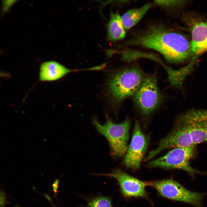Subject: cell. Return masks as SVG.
<instances>
[{
  "mask_svg": "<svg viewBox=\"0 0 207 207\" xmlns=\"http://www.w3.org/2000/svg\"><path fill=\"white\" fill-rule=\"evenodd\" d=\"M125 44L154 50L171 63H182L191 56L190 43L185 37L161 25L150 26Z\"/></svg>",
  "mask_w": 207,
  "mask_h": 207,
  "instance_id": "1",
  "label": "cell"
},
{
  "mask_svg": "<svg viewBox=\"0 0 207 207\" xmlns=\"http://www.w3.org/2000/svg\"><path fill=\"white\" fill-rule=\"evenodd\" d=\"M144 76L138 67L126 68L116 72L109 85L110 93L113 99L120 102L134 96L140 86Z\"/></svg>",
  "mask_w": 207,
  "mask_h": 207,
  "instance_id": "2",
  "label": "cell"
},
{
  "mask_svg": "<svg viewBox=\"0 0 207 207\" xmlns=\"http://www.w3.org/2000/svg\"><path fill=\"white\" fill-rule=\"evenodd\" d=\"M93 122L98 131L108 141L111 154L117 157L124 156L128 149L130 120L126 119L123 122L116 124L108 118L103 124H101L94 119Z\"/></svg>",
  "mask_w": 207,
  "mask_h": 207,
  "instance_id": "3",
  "label": "cell"
},
{
  "mask_svg": "<svg viewBox=\"0 0 207 207\" xmlns=\"http://www.w3.org/2000/svg\"><path fill=\"white\" fill-rule=\"evenodd\" d=\"M194 153V146L175 148L164 156L151 161L148 165L154 167L180 169L193 176L201 173L190 164V161L193 157Z\"/></svg>",
  "mask_w": 207,
  "mask_h": 207,
  "instance_id": "4",
  "label": "cell"
},
{
  "mask_svg": "<svg viewBox=\"0 0 207 207\" xmlns=\"http://www.w3.org/2000/svg\"><path fill=\"white\" fill-rule=\"evenodd\" d=\"M135 103L141 113L148 115L161 103L162 97L154 76H144L139 88L133 96Z\"/></svg>",
  "mask_w": 207,
  "mask_h": 207,
  "instance_id": "5",
  "label": "cell"
},
{
  "mask_svg": "<svg viewBox=\"0 0 207 207\" xmlns=\"http://www.w3.org/2000/svg\"><path fill=\"white\" fill-rule=\"evenodd\" d=\"M154 187L162 196L173 200L184 202L200 207L204 194L191 191L171 179L152 182Z\"/></svg>",
  "mask_w": 207,
  "mask_h": 207,
  "instance_id": "6",
  "label": "cell"
},
{
  "mask_svg": "<svg viewBox=\"0 0 207 207\" xmlns=\"http://www.w3.org/2000/svg\"><path fill=\"white\" fill-rule=\"evenodd\" d=\"M175 121L187 129L194 145L207 142V109L188 110L177 117Z\"/></svg>",
  "mask_w": 207,
  "mask_h": 207,
  "instance_id": "7",
  "label": "cell"
},
{
  "mask_svg": "<svg viewBox=\"0 0 207 207\" xmlns=\"http://www.w3.org/2000/svg\"><path fill=\"white\" fill-rule=\"evenodd\" d=\"M148 145L147 138L143 133L139 122L136 121L132 140L124 158L126 166L133 169L139 168Z\"/></svg>",
  "mask_w": 207,
  "mask_h": 207,
  "instance_id": "8",
  "label": "cell"
},
{
  "mask_svg": "<svg viewBox=\"0 0 207 207\" xmlns=\"http://www.w3.org/2000/svg\"><path fill=\"white\" fill-rule=\"evenodd\" d=\"M192 146L195 145L188 130L183 125L175 121L173 129L159 142L156 149L149 152L145 160H150L165 149Z\"/></svg>",
  "mask_w": 207,
  "mask_h": 207,
  "instance_id": "9",
  "label": "cell"
},
{
  "mask_svg": "<svg viewBox=\"0 0 207 207\" xmlns=\"http://www.w3.org/2000/svg\"><path fill=\"white\" fill-rule=\"evenodd\" d=\"M103 175L116 179L122 193L126 197L145 196L146 194V187L152 185V182L141 181L119 170H116L111 173Z\"/></svg>",
  "mask_w": 207,
  "mask_h": 207,
  "instance_id": "10",
  "label": "cell"
},
{
  "mask_svg": "<svg viewBox=\"0 0 207 207\" xmlns=\"http://www.w3.org/2000/svg\"><path fill=\"white\" fill-rule=\"evenodd\" d=\"M190 29L191 56L197 59L207 51V20H200L193 22Z\"/></svg>",
  "mask_w": 207,
  "mask_h": 207,
  "instance_id": "11",
  "label": "cell"
},
{
  "mask_svg": "<svg viewBox=\"0 0 207 207\" xmlns=\"http://www.w3.org/2000/svg\"><path fill=\"white\" fill-rule=\"evenodd\" d=\"M196 60L195 59H191L188 64L177 70L165 65L163 63L162 64L166 71L168 80L170 85L180 90L183 96L185 95L184 81L187 76L193 72Z\"/></svg>",
  "mask_w": 207,
  "mask_h": 207,
  "instance_id": "12",
  "label": "cell"
},
{
  "mask_svg": "<svg viewBox=\"0 0 207 207\" xmlns=\"http://www.w3.org/2000/svg\"><path fill=\"white\" fill-rule=\"evenodd\" d=\"M39 71L40 80L51 81L57 80L67 74L76 70L67 68L56 62L49 61L41 64Z\"/></svg>",
  "mask_w": 207,
  "mask_h": 207,
  "instance_id": "13",
  "label": "cell"
},
{
  "mask_svg": "<svg viewBox=\"0 0 207 207\" xmlns=\"http://www.w3.org/2000/svg\"><path fill=\"white\" fill-rule=\"evenodd\" d=\"M108 37L110 40L116 41L123 39L125 36V29L121 18L117 12L111 13L107 25Z\"/></svg>",
  "mask_w": 207,
  "mask_h": 207,
  "instance_id": "14",
  "label": "cell"
},
{
  "mask_svg": "<svg viewBox=\"0 0 207 207\" xmlns=\"http://www.w3.org/2000/svg\"><path fill=\"white\" fill-rule=\"evenodd\" d=\"M152 5L151 3H148L139 8L129 9L125 13L121 18L125 29H129L138 23Z\"/></svg>",
  "mask_w": 207,
  "mask_h": 207,
  "instance_id": "15",
  "label": "cell"
},
{
  "mask_svg": "<svg viewBox=\"0 0 207 207\" xmlns=\"http://www.w3.org/2000/svg\"><path fill=\"white\" fill-rule=\"evenodd\" d=\"M88 207H112L110 199L106 197H100L91 201Z\"/></svg>",
  "mask_w": 207,
  "mask_h": 207,
  "instance_id": "16",
  "label": "cell"
},
{
  "mask_svg": "<svg viewBox=\"0 0 207 207\" xmlns=\"http://www.w3.org/2000/svg\"><path fill=\"white\" fill-rule=\"evenodd\" d=\"M180 0H156L154 3L156 5L164 8H169L176 6L183 3Z\"/></svg>",
  "mask_w": 207,
  "mask_h": 207,
  "instance_id": "17",
  "label": "cell"
},
{
  "mask_svg": "<svg viewBox=\"0 0 207 207\" xmlns=\"http://www.w3.org/2000/svg\"><path fill=\"white\" fill-rule=\"evenodd\" d=\"M16 0H4L3 2V12H7L9 10L12 6L14 4Z\"/></svg>",
  "mask_w": 207,
  "mask_h": 207,
  "instance_id": "18",
  "label": "cell"
},
{
  "mask_svg": "<svg viewBox=\"0 0 207 207\" xmlns=\"http://www.w3.org/2000/svg\"><path fill=\"white\" fill-rule=\"evenodd\" d=\"M58 182L59 180L58 179H56L53 185V190L55 193H56L57 192Z\"/></svg>",
  "mask_w": 207,
  "mask_h": 207,
  "instance_id": "19",
  "label": "cell"
},
{
  "mask_svg": "<svg viewBox=\"0 0 207 207\" xmlns=\"http://www.w3.org/2000/svg\"><path fill=\"white\" fill-rule=\"evenodd\" d=\"M5 202V196L3 193L1 192L0 193V205L1 206H3Z\"/></svg>",
  "mask_w": 207,
  "mask_h": 207,
  "instance_id": "20",
  "label": "cell"
}]
</instances>
